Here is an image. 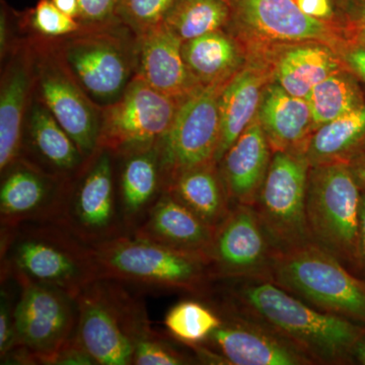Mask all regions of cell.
Segmentation results:
<instances>
[{
	"instance_id": "cell-1",
	"label": "cell",
	"mask_w": 365,
	"mask_h": 365,
	"mask_svg": "<svg viewBox=\"0 0 365 365\" xmlns=\"http://www.w3.org/2000/svg\"><path fill=\"white\" fill-rule=\"evenodd\" d=\"M230 309L270 329L299 348L314 364H353L352 351L365 326L324 313L268 279L215 280Z\"/></svg>"
},
{
	"instance_id": "cell-2",
	"label": "cell",
	"mask_w": 365,
	"mask_h": 365,
	"mask_svg": "<svg viewBox=\"0 0 365 365\" xmlns=\"http://www.w3.org/2000/svg\"><path fill=\"white\" fill-rule=\"evenodd\" d=\"M1 278L28 279L72 297L98 279L91 247L53 222L1 227Z\"/></svg>"
},
{
	"instance_id": "cell-3",
	"label": "cell",
	"mask_w": 365,
	"mask_h": 365,
	"mask_svg": "<svg viewBox=\"0 0 365 365\" xmlns=\"http://www.w3.org/2000/svg\"><path fill=\"white\" fill-rule=\"evenodd\" d=\"M98 278L202 297L213 279L207 262L158 242L122 235L91 246Z\"/></svg>"
},
{
	"instance_id": "cell-4",
	"label": "cell",
	"mask_w": 365,
	"mask_h": 365,
	"mask_svg": "<svg viewBox=\"0 0 365 365\" xmlns=\"http://www.w3.org/2000/svg\"><path fill=\"white\" fill-rule=\"evenodd\" d=\"M76 338L98 365L133 364L139 340L155 332L143 299L119 281L98 278L76 297Z\"/></svg>"
},
{
	"instance_id": "cell-5",
	"label": "cell",
	"mask_w": 365,
	"mask_h": 365,
	"mask_svg": "<svg viewBox=\"0 0 365 365\" xmlns=\"http://www.w3.org/2000/svg\"><path fill=\"white\" fill-rule=\"evenodd\" d=\"M76 83L98 106L112 104L135 76L136 36L123 23L45 39Z\"/></svg>"
},
{
	"instance_id": "cell-6",
	"label": "cell",
	"mask_w": 365,
	"mask_h": 365,
	"mask_svg": "<svg viewBox=\"0 0 365 365\" xmlns=\"http://www.w3.org/2000/svg\"><path fill=\"white\" fill-rule=\"evenodd\" d=\"M271 281L324 313L365 326V282L314 242L277 252Z\"/></svg>"
},
{
	"instance_id": "cell-7",
	"label": "cell",
	"mask_w": 365,
	"mask_h": 365,
	"mask_svg": "<svg viewBox=\"0 0 365 365\" xmlns=\"http://www.w3.org/2000/svg\"><path fill=\"white\" fill-rule=\"evenodd\" d=\"M361 198L349 163L311 165L306 213L312 242L353 273L359 266V216Z\"/></svg>"
},
{
	"instance_id": "cell-8",
	"label": "cell",
	"mask_w": 365,
	"mask_h": 365,
	"mask_svg": "<svg viewBox=\"0 0 365 365\" xmlns=\"http://www.w3.org/2000/svg\"><path fill=\"white\" fill-rule=\"evenodd\" d=\"M19 294L14 309L16 346L2 364L52 365L76 336L78 307L64 290L34 281L14 279Z\"/></svg>"
},
{
	"instance_id": "cell-9",
	"label": "cell",
	"mask_w": 365,
	"mask_h": 365,
	"mask_svg": "<svg viewBox=\"0 0 365 365\" xmlns=\"http://www.w3.org/2000/svg\"><path fill=\"white\" fill-rule=\"evenodd\" d=\"M116 157L98 148L67 182L54 222L88 246L127 235L118 205Z\"/></svg>"
},
{
	"instance_id": "cell-10",
	"label": "cell",
	"mask_w": 365,
	"mask_h": 365,
	"mask_svg": "<svg viewBox=\"0 0 365 365\" xmlns=\"http://www.w3.org/2000/svg\"><path fill=\"white\" fill-rule=\"evenodd\" d=\"M181 101L134 76L121 97L101 108L98 148L122 158L158 148L170 130Z\"/></svg>"
},
{
	"instance_id": "cell-11",
	"label": "cell",
	"mask_w": 365,
	"mask_h": 365,
	"mask_svg": "<svg viewBox=\"0 0 365 365\" xmlns=\"http://www.w3.org/2000/svg\"><path fill=\"white\" fill-rule=\"evenodd\" d=\"M309 169L304 151H273L253 207L277 252L312 242L306 213Z\"/></svg>"
},
{
	"instance_id": "cell-12",
	"label": "cell",
	"mask_w": 365,
	"mask_h": 365,
	"mask_svg": "<svg viewBox=\"0 0 365 365\" xmlns=\"http://www.w3.org/2000/svg\"><path fill=\"white\" fill-rule=\"evenodd\" d=\"M227 81L200 86L180 103L174 122L158 145L163 188L186 170L215 163L220 95Z\"/></svg>"
},
{
	"instance_id": "cell-13",
	"label": "cell",
	"mask_w": 365,
	"mask_h": 365,
	"mask_svg": "<svg viewBox=\"0 0 365 365\" xmlns=\"http://www.w3.org/2000/svg\"><path fill=\"white\" fill-rule=\"evenodd\" d=\"M35 61V93L88 160L98 150L101 107L72 78L42 38L30 41Z\"/></svg>"
},
{
	"instance_id": "cell-14",
	"label": "cell",
	"mask_w": 365,
	"mask_h": 365,
	"mask_svg": "<svg viewBox=\"0 0 365 365\" xmlns=\"http://www.w3.org/2000/svg\"><path fill=\"white\" fill-rule=\"evenodd\" d=\"M276 253L253 206L234 205L215 230L209 269L213 281L271 280Z\"/></svg>"
},
{
	"instance_id": "cell-15",
	"label": "cell",
	"mask_w": 365,
	"mask_h": 365,
	"mask_svg": "<svg viewBox=\"0 0 365 365\" xmlns=\"http://www.w3.org/2000/svg\"><path fill=\"white\" fill-rule=\"evenodd\" d=\"M234 18L240 31L257 40L321 43L337 51L346 47L338 28L307 16L294 0H234Z\"/></svg>"
},
{
	"instance_id": "cell-16",
	"label": "cell",
	"mask_w": 365,
	"mask_h": 365,
	"mask_svg": "<svg viewBox=\"0 0 365 365\" xmlns=\"http://www.w3.org/2000/svg\"><path fill=\"white\" fill-rule=\"evenodd\" d=\"M215 309L222 324L200 345L218 355L223 364H314L299 348L258 322L223 307Z\"/></svg>"
},
{
	"instance_id": "cell-17",
	"label": "cell",
	"mask_w": 365,
	"mask_h": 365,
	"mask_svg": "<svg viewBox=\"0 0 365 365\" xmlns=\"http://www.w3.org/2000/svg\"><path fill=\"white\" fill-rule=\"evenodd\" d=\"M1 176V227L31 222H54L68 181L48 174L23 158Z\"/></svg>"
},
{
	"instance_id": "cell-18",
	"label": "cell",
	"mask_w": 365,
	"mask_h": 365,
	"mask_svg": "<svg viewBox=\"0 0 365 365\" xmlns=\"http://www.w3.org/2000/svg\"><path fill=\"white\" fill-rule=\"evenodd\" d=\"M0 88V172L20 160L26 113L35 93V61L30 41L9 53Z\"/></svg>"
},
{
	"instance_id": "cell-19",
	"label": "cell",
	"mask_w": 365,
	"mask_h": 365,
	"mask_svg": "<svg viewBox=\"0 0 365 365\" xmlns=\"http://www.w3.org/2000/svg\"><path fill=\"white\" fill-rule=\"evenodd\" d=\"M182 46L165 24L136 37V78L168 97L186 98L201 85L187 68Z\"/></svg>"
},
{
	"instance_id": "cell-20",
	"label": "cell",
	"mask_w": 365,
	"mask_h": 365,
	"mask_svg": "<svg viewBox=\"0 0 365 365\" xmlns=\"http://www.w3.org/2000/svg\"><path fill=\"white\" fill-rule=\"evenodd\" d=\"M28 116L21 158L52 176L69 181L85 165L86 158L36 93Z\"/></svg>"
},
{
	"instance_id": "cell-21",
	"label": "cell",
	"mask_w": 365,
	"mask_h": 365,
	"mask_svg": "<svg viewBox=\"0 0 365 365\" xmlns=\"http://www.w3.org/2000/svg\"><path fill=\"white\" fill-rule=\"evenodd\" d=\"M272 155L267 136L256 116L218 163L232 205H255Z\"/></svg>"
},
{
	"instance_id": "cell-22",
	"label": "cell",
	"mask_w": 365,
	"mask_h": 365,
	"mask_svg": "<svg viewBox=\"0 0 365 365\" xmlns=\"http://www.w3.org/2000/svg\"><path fill=\"white\" fill-rule=\"evenodd\" d=\"M215 232L165 190L148 217L132 235L200 257L208 264Z\"/></svg>"
},
{
	"instance_id": "cell-23",
	"label": "cell",
	"mask_w": 365,
	"mask_h": 365,
	"mask_svg": "<svg viewBox=\"0 0 365 365\" xmlns=\"http://www.w3.org/2000/svg\"><path fill=\"white\" fill-rule=\"evenodd\" d=\"M116 175L118 205L127 235L148 217L163 188L158 148L125 155Z\"/></svg>"
},
{
	"instance_id": "cell-24",
	"label": "cell",
	"mask_w": 365,
	"mask_h": 365,
	"mask_svg": "<svg viewBox=\"0 0 365 365\" xmlns=\"http://www.w3.org/2000/svg\"><path fill=\"white\" fill-rule=\"evenodd\" d=\"M259 121L273 151H304L314 132L313 117L306 98L290 95L277 83L264 88Z\"/></svg>"
},
{
	"instance_id": "cell-25",
	"label": "cell",
	"mask_w": 365,
	"mask_h": 365,
	"mask_svg": "<svg viewBox=\"0 0 365 365\" xmlns=\"http://www.w3.org/2000/svg\"><path fill=\"white\" fill-rule=\"evenodd\" d=\"M266 78L265 68L253 64L239 69L225 83L220 100V130L216 163H220L228 148L258 114Z\"/></svg>"
},
{
	"instance_id": "cell-26",
	"label": "cell",
	"mask_w": 365,
	"mask_h": 365,
	"mask_svg": "<svg viewBox=\"0 0 365 365\" xmlns=\"http://www.w3.org/2000/svg\"><path fill=\"white\" fill-rule=\"evenodd\" d=\"M274 76L290 95L307 98L318 83L342 71L344 61L337 50L321 43H300L281 49Z\"/></svg>"
},
{
	"instance_id": "cell-27",
	"label": "cell",
	"mask_w": 365,
	"mask_h": 365,
	"mask_svg": "<svg viewBox=\"0 0 365 365\" xmlns=\"http://www.w3.org/2000/svg\"><path fill=\"white\" fill-rule=\"evenodd\" d=\"M165 190L215 230L234 207L220 165L215 162L186 170Z\"/></svg>"
},
{
	"instance_id": "cell-28",
	"label": "cell",
	"mask_w": 365,
	"mask_h": 365,
	"mask_svg": "<svg viewBox=\"0 0 365 365\" xmlns=\"http://www.w3.org/2000/svg\"><path fill=\"white\" fill-rule=\"evenodd\" d=\"M182 53L190 73L201 86L227 81L242 64L239 45L222 30L182 42Z\"/></svg>"
},
{
	"instance_id": "cell-29",
	"label": "cell",
	"mask_w": 365,
	"mask_h": 365,
	"mask_svg": "<svg viewBox=\"0 0 365 365\" xmlns=\"http://www.w3.org/2000/svg\"><path fill=\"white\" fill-rule=\"evenodd\" d=\"M365 150V103L357 109L322 125L307 141L309 165L348 163Z\"/></svg>"
},
{
	"instance_id": "cell-30",
	"label": "cell",
	"mask_w": 365,
	"mask_h": 365,
	"mask_svg": "<svg viewBox=\"0 0 365 365\" xmlns=\"http://www.w3.org/2000/svg\"><path fill=\"white\" fill-rule=\"evenodd\" d=\"M353 76L345 69L335 72L309 93L306 100L313 117L314 131L364 104V93Z\"/></svg>"
},
{
	"instance_id": "cell-31",
	"label": "cell",
	"mask_w": 365,
	"mask_h": 365,
	"mask_svg": "<svg viewBox=\"0 0 365 365\" xmlns=\"http://www.w3.org/2000/svg\"><path fill=\"white\" fill-rule=\"evenodd\" d=\"M230 16L227 0H178L163 24L186 42L222 30Z\"/></svg>"
},
{
	"instance_id": "cell-32",
	"label": "cell",
	"mask_w": 365,
	"mask_h": 365,
	"mask_svg": "<svg viewBox=\"0 0 365 365\" xmlns=\"http://www.w3.org/2000/svg\"><path fill=\"white\" fill-rule=\"evenodd\" d=\"M222 321L212 307L198 300L185 299L168 311L165 326L175 340L192 347L202 344Z\"/></svg>"
},
{
	"instance_id": "cell-33",
	"label": "cell",
	"mask_w": 365,
	"mask_h": 365,
	"mask_svg": "<svg viewBox=\"0 0 365 365\" xmlns=\"http://www.w3.org/2000/svg\"><path fill=\"white\" fill-rule=\"evenodd\" d=\"M178 0H120L118 18L136 37L163 25Z\"/></svg>"
},
{
	"instance_id": "cell-34",
	"label": "cell",
	"mask_w": 365,
	"mask_h": 365,
	"mask_svg": "<svg viewBox=\"0 0 365 365\" xmlns=\"http://www.w3.org/2000/svg\"><path fill=\"white\" fill-rule=\"evenodd\" d=\"M26 19L28 28L42 39H59L83 28L78 21L57 9L51 0H40Z\"/></svg>"
},
{
	"instance_id": "cell-35",
	"label": "cell",
	"mask_w": 365,
	"mask_h": 365,
	"mask_svg": "<svg viewBox=\"0 0 365 365\" xmlns=\"http://www.w3.org/2000/svg\"><path fill=\"white\" fill-rule=\"evenodd\" d=\"M165 336L153 332L139 340L134 349V365H182L195 364Z\"/></svg>"
},
{
	"instance_id": "cell-36",
	"label": "cell",
	"mask_w": 365,
	"mask_h": 365,
	"mask_svg": "<svg viewBox=\"0 0 365 365\" xmlns=\"http://www.w3.org/2000/svg\"><path fill=\"white\" fill-rule=\"evenodd\" d=\"M18 294L9 285V278H2L0 289V359L7 356L16 346L14 309Z\"/></svg>"
},
{
	"instance_id": "cell-37",
	"label": "cell",
	"mask_w": 365,
	"mask_h": 365,
	"mask_svg": "<svg viewBox=\"0 0 365 365\" xmlns=\"http://www.w3.org/2000/svg\"><path fill=\"white\" fill-rule=\"evenodd\" d=\"M120 0H78V21L83 28L122 23L118 18Z\"/></svg>"
},
{
	"instance_id": "cell-38",
	"label": "cell",
	"mask_w": 365,
	"mask_h": 365,
	"mask_svg": "<svg viewBox=\"0 0 365 365\" xmlns=\"http://www.w3.org/2000/svg\"><path fill=\"white\" fill-rule=\"evenodd\" d=\"M342 59L348 69L365 83V46L356 43L346 46Z\"/></svg>"
},
{
	"instance_id": "cell-39",
	"label": "cell",
	"mask_w": 365,
	"mask_h": 365,
	"mask_svg": "<svg viewBox=\"0 0 365 365\" xmlns=\"http://www.w3.org/2000/svg\"><path fill=\"white\" fill-rule=\"evenodd\" d=\"M300 11L312 18L327 21L333 14L330 0H297Z\"/></svg>"
},
{
	"instance_id": "cell-40",
	"label": "cell",
	"mask_w": 365,
	"mask_h": 365,
	"mask_svg": "<svg viewBox=\"0 0 365 365\" xmlns=\"http://www.w3.org/2000/svg\"><path fill=\"white\" fill-rule=\"evenodd\" d=\"M351 33L354 37V43L365 46V0H359L355 7Z\"/></svg>"
},
{
	"instance_id": "cell-41",
	"label": "cell",
	"mask_w": 365,
	"mask_h": 365,
	"mask_svg": "<svg viewBox=\"0 0 365 365\" xmlns=\"http://www.w3.org/2000/svg\"><path fill=\"white\" fill-rule=\"evenodd\" d=\"M365 269V195L361 193L359 216V266L355 275Z\"/></svg>"
},
{
	"instance_id": "cell-42",
	"label": "cell",
	"mask_w": 365,
	"mask_h": 365,
	"mask_svg": "<svg viewBox=\"0 0 365 365\" xmlns=\"http://www.w3.org/2000/svg\"><path fill=\"white\" fill-rule=\"evenodd\" d=\"M348 163L359 184L360 191L365 195V150L355 155Z\"/></svg>"
},
{
	"instance_id": "cell-43",
	"label": "cell",
	"mask_w": 365,
	"mask_h": 365,
	"mask_svg": "<svg viewBox=\"0 0 365 365\" xmlns=\"http://www.w3.org/2000/svg\"><path fill=\"white\" fill-rule=\"evenodd\" d=\"M51 1L62 13L67 14V16L78 21V0H51Z\"/></svg>"
},
{
	"instance_id": "cell-44",
	"label": "cell",
	"mask_w": 365,
	"mask_h": 365,
	"mask_svg": "<svg viewBox=\"0 0 365 365\" xmlns=\"http://www.w3.org/2000/svg\"><path fill=\"white\" fill-rule=\"evenodd\" d=\"M354 364L365 365V334L359 338L352 351Z\"/></svg>"
},
{
	"instance_id": "cell-45",
	"label": "cell",
	"mask_w": 365,
	"mask_h": 365,
	"mask_svg": "<svg viewBox=\"0 0 365 365\" xmlns=\"http://www.w3.org/2000/svg\"><path fill=\"white\" fill-rule=\"evenodd\" d=\"M356 276H359L360 279L364 280L365 282V269H364V270L360 271V272L359 274H357Z\"/></svg>"
}]
</instances>
